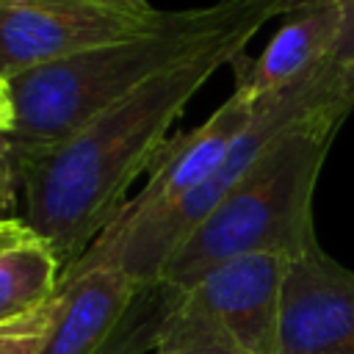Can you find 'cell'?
<instances>
[{
  "instance_id": "1",
  "label": "cell",
  "mask_w": 354,
  "mask_h": 354,
  "mask_svg": "<svg viewBox=\"0 0 354 354\" xmlns=\"http://www.w3.org/2000/svg\"><path fill=\"white\" fill-rule=\"evenodd\" d=\"M260 30L230 33L183 64L155 75L124 100L113 102L80 130L50 147H11L25 210V224L58 254L64 271L127 205L133 180L152 169L169 141L171 124L194 94L227 64L246 53Z\"/></svg>"
},
{
  "instance_id": "2",
  "label": "cell",
  "mask_w": 354,
  "mask_h": 354,
  "mask_svg": "<svg viewBox=\"0 0 354 354\" xmlns=\"http://www.w3.org/2000/svg\"><path fill=\"white\" fill-rule=\"evenodd\" d=\"M304 0H216L199 8L163 11L160 19L138 36L17 75L11 77L17 108L14 130L0 138L11 147L58 144L155 75L230 33L263 30L271 19L290 14Z\"/></svg>"
},
{
  "instance_id": "3",
  "label": "cell",
  "mask_w": 354,
  "mask_h": 354,
  "mask_svg": "<svg viewBox=\"0 0 354 354\" xmlns=\"http://www.w3.org/2000/svg\"><path fill=\"white\" fill-rule=\"evenodd\" d=\"M348 113L332 102L288 130L171 254L158 282L183 293L227 260L260 252L293 257L318 243L313 196Z\"/></svg>"
},
{
  "instance_id": "4",
  "label": "cell",
  "mask_w": 354,
  "mask_h": 354,
  "mask_svg": "<svg viewBox=\"0 0 354 354\" xmlns=\"http://www.w3.org/2000/svg\"><path fill=\"white\" fill-rule=\"evenodd\" d=\"M160 14L136 17L88 0H41L0 8V77L11 80L77 53L138 36Z\"/></svg>"
},
{
  "instance_id": "5",
  "label": "cell",
  "mask_w": 354,
  "mask_h": 354,
  "mask_svg": "<svg viewBox=\"0 0 354 354\" xmlns=\"http://www.w3.org/2000/svg\"><path fill=\"white\" fill-rule=\"evenodd\" d=\"M277 354H354V271L321 241L288 263Z\"/></svg>"
},
{
  "instance_id": "6",
  "label": "cell",
  "mask_w": 354,
  "mask_h": 354,
  "mask_svg": "<svg viewBox=\"0 0 354 354\" xmlns=\"http://www.w3.org/2000/svg\"><path fill=\"white\" fill-rule=\"evenodd\" d=\"M288 263L290 254L279 252L243 254L202 274L183 296L207 313L246 354H277Z\"/></svg>"
},
{
  "instance_id": "7",
  "label": "cell",
  "mask_w": 354,
  "mask_h": 354,
  "mask_svg": "<svg viewBox=\"0 0 354 354\" xmlns=\"http://www.w3.org/2000/svg\"><path fill=\"white\" fill-rule=\"evenodd\" d=\"M252 113L254 102L246 100L238 88H232V94L199 127L169 138L160 155L155 158L144 188L133 199H127V205L111 224H130L196 191L218 169V163L224 160L227 149L232 147L235 136L246 127Z\"/></svg>"
},
{
  "instance_id": "8",
  "label": "cell",
  "mask_w": 354,
  "mask_h": 354,
  "mask_svg": "<svg viewBox=\"0 0 354 354\" xmlns=\"http://www.w3.org/2000/svg\"><path fill=\"white\" fill-rule=\"evenodd\" d=\"M144 288L113 260L75 263L61 277V307L39 354H97Z\"/></svg>"
},
{
  "instance_id": "9",
  "label": "cell",
  "mask_w": 354,
  "mask_h": 354,
  "mask_svg": "<svg viewBox=\"0 0 354 354\" xmlns=\"http://www.w3.org/2000/svg\"><path fill=\"white\" fill-rule=\"evenodd\" d=\"M337 0H304L282 17V25L257 58H246L243 53L230 64L235 69V88L246 100L260 102L307 80L326 66L337 39Z\"/></svg>"
},
{
  "instance_id": "10",
  "label": "cell",
  "mask_w": 354,
  "mask_h": 354,
  "mask_svg": "<svg viewBox=\"0 0 354 354\" xmlns=\"http://www.w3.org/2000/svg\"><path fill=\"white\" fill-rule=\"evenodd\" d=\"M64 266L55 249L25 218L0 241V321L25 315L53 299Z\"/></svg>"
},
{
  "instance_id": "11",
  "label": "cell",
  "mask_w": 354,
  "mask_h": 354,
  "mask_svg": "<svg viewBox=\"0 0 354 354\" xmlns=\"http://www.w3.org/2000/svg\"><path fill=\"white\" fill-rule=\"evenodd\" d=\"M155 351H169V354H246L207 313L194 307L177 290H174L171 307L163 318Z\"/></svg>"
},
{
  "instance_id": "12",
  "label": "cell",
  "mask_w": 354,
  "mask_h": 354,
  "mask_svg": "<svg viewBox=\"0 0 354 354\" xmlns=\"http://www.w3.org/2000/svg\"><path fill=\"white\" fill-rule=\"evenodd\" d=\"M174 290L163 282L147 285L133 304V310L124 315L113 337L97 351V354H147L149 348H158V335L163 326V318L171 307Z\"/></svg>"
},
{
  "instance_id": "13",
  "label": "cell",
  "mask_w": 354,
  "mask_h": 354,
  "mask_svg": "<svg viewBox=\"0 0 354 354\" xmlns=\"http://www.w3.org/2000/svg\"><path fill=\"white\" fill-rule=\"evenodd\" d=\"M58 307H61V288L41 307L25 315L0 321V354H39L53 329Z\"/></svg>"
},
{
  "instance_id": "14",
  "label": "cell",
  "mask_w": 354,
  "mask_h": 354,
  "mask_svg": "<svg viewBox=\"0 0 354 354\" xmlns=\"http://www.w3.org/2000/svg\"><path fill=\"white\" fill-rule=\"evenodd\" d=\"M337 3H340V28L329 55V66L340 102L348 111H354V0H337Z\"/></svg>"
},
{
  "instance_id": "15",
  "label": "cell",
  "mask_w": 354,
  "mask_h": 354,
  "mask_svg": "<svg viewBox=\"0 0 354 354\" xmlns=\"http://www.w3.org/2000/svg\"><path fill=\"white\" fill-rule=\"evenodd\" d=\"M19 174L11 155L0 144V218H17V196H19Z\"/></svg>"
},
{
  "instance_id": "16",
  "label": "cell",
  "mask_w": 354,
  "mask_h": 354,
  "mask_svg": "<svg viewBox=\"0 0 354 354\" xmlns=\"http://www.w3.org/2000/svg\"><path fill=\"white\" fill-rule=\"evenodd\" d=\"M17 108H14V94H11V80L0 77V136H8L14 130Z\"/></svg>"
},
{
  "instance_id": "17",
  "label": "cell",
  "mask_w": 354,
  "mask_h": 354,
  "mask_svg": "<svg viewBox=\"0 0 354 354\" xmlns=\"http://www.w3.org/2000/svg\"><path fill=\"white\" fill-rule=\"evenodd\" d=\"M88 3L102 6V8L122 11V14H136V17H152V14H158V8L149 6V0H88Z\"/></svg>"
},
{
  "instance_id": "18",
  "label": "cell",
  "mask_w": 354,
  "mask_h": 354,
  "mask_svg": "<svg viewBox=\"0 0 354 354\" xmlns=\"http://www.w3.org/2000/svg\"><path fill=\"white\" fill-rule=\"evenodd\" d=\"M19 221H22V216H17V218H0V241H3L11 230H17Z\"/></svg>"
},
{
  "instance_id": "19",
  "label": "cell",
  "mask_w": 354,
  "mask_h": 354,
  "mask_svg": "<svg viewBox=\"0 0 354 354\" xmlns=\"http://www.w3.org/2000/svg\"><path fill=\"white\" fill-rule=\"evenodd\" d=\"M25 3H41V0H0V8H14V6H25Z\"/></svg>"
},
{
  "instance_id": "20",
  "label": "cell",
  "mask_w": 354,
  "mask_h": 354,
  "mask_svg": "<svg viewBox=\"0 0 354 354\" xmlns=\"http://www.w3.org/2000/svg\"><path fill=\"white\" fill-rule=\"evenodd\" d=\"M155 354H169V351H155Z\"/></svg>"
}]
</instances>
